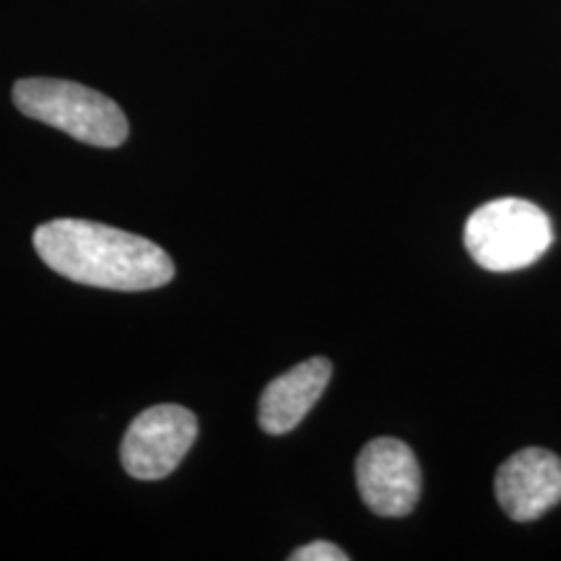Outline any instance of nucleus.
<instances>
[{
    "label": "nucleus",
    "mask_w": 561,
    "mask_h": 561,
    "mask_svg": "<svg viewBox=\"0 0 561 561\" xmlns=\"http://www.w3.org/2000/svg\"><path fill=\"white\" fill-rule=\"evenodd\" d=\"M34 250L55 273L112 291H149L174 278L159 244L130 231L83 219H53L34 231Z\"/></svg>",
    "instance_id": "1"
},
{
    "label": "nucleus",
    "mask_w": 561,
    "mask_h": 561,
    "mask_svg": "<svg viewBox=\"0 0 561 561\" xmlns=\"http://www.w3.org/2000/svg\"><path fill=\"white\" fill-rule=\"evenodd\" d=\"M494 491L512 520H538L561 502V460L543 447L515 453L496 471Z\"/></svg>",
    "instance_id": "6"
},
{
    "label": "nucleus",
    "mask_w": 561,
    "mask_h": 561,
    "mask_svg": "<svg viewBox=\"0 0 561 561\" xmlns=\"http://www.w3.org/2000/svg\"><path fill=\"white\" fill-rule=\"evenodd\" d=\"M289 559L291 561H346L348 553L341 551L339 546L331 541H312L294 551Z\"/></svg>",
    "instance_id": "8"
},
{
    "label": "nucleus",
    "mask_w": 561,
    "mask_h": 561,
    "mask_svg": "<svg viewBox=\"0 0 561 561\" xmlns=\"http://www.w3.org/2000/svg\"><path fill=\"white\" fill-rule=\"evenodd\" d=\"M553 229L541 208L520 198L491 201L466 224V248L481 268L510 273L528 268L549 250Z\"/></svg>",
    "instance_id": "3"
},
{
    "label": "nucleus",
    "mask_w": 561,
    "mask_h": 561,
    "mask_svg": "<svg viewBox=\"0 0 561 561\" xmlns=\"http://www.w3.org/2000/svg\"><path fill=\"white\" fill-rule=\"evenodd\" d=\"M356 486L367 507L382 517H403L416 507L421 471L401 439H371L356 460Z\"/></svg>",
    "instance_id": "5"
},
{
    "label": "nucleus",
    "mask_w": 561,
    "mask_h": 561,
    "mask_svg": "<svg viewBox=\"0 0 561 561\" xmlns=\"http://www.w3.org/2000/svg\"><path fill=\"white\" fill-rule=\"evenodd\" d=\"M198 419L185 405H153L138 413L121 445L123 468L138 481L167 479L191 453Z\"/></svg>",
    "instance_id": "4"
},
{
    "label": "nucleus",
    "mask_w": 561,
    "mask_h": 561,
    "mask_svg": "<svg viewBox=\"0 0 561 561\" xmlns=\"http://www.w3.org/2000/svg\"><path fill=\"white\" fill-rule=\"evenodd\" d=\"M331 377L333 364L322 359V356H314V359L301 362L268 382V388L261 396V405H257L261 430L268 434H286L297 430L301 419L320 401Z\"/></svg>",
    "instance_id": "7"
},
{
    "label": "nucleus",
    "mask_w": 561,
    "mask_h": 561,
    "mask_svg": "<svg viewBox=\"0 0 561 561\" xmlns=\"http://www.w3.org/2000/svg\"><path fill=\"white\" fill-rule=\"evenodd\" d=\"M13 104L32 121L53 125L81 144L117 149L128 138V121L117 102L81 83L24 79L13 87Z\"/></svg>",
    "instance_id": "2"
}]
</instances>
